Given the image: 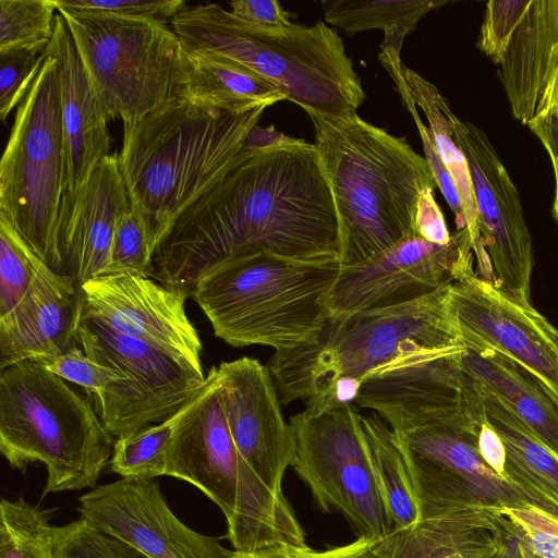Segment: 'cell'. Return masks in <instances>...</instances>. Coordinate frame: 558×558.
<instances>
[{"label": "cell", "instance_id": "6da1fadb", "mask_svg": "<svg viewBox=\"0 0 558 558\" xmlns=\"http://www.w3.org/2000/svg\"><path fill=\"white\" fill-rule=\"evenodd\" d=\"M338 217L313 143L268 131L192 203L158 242L149 278L192 298L198 280L232 257L270 252L340 256Z\"/></svg>", "mask_w": 558, "mask_h": 558}, {"label": "cell", "instance_id": "7a4b0ae2", "mask_svg": "<svg viewBox=\"0 0 558 558\" xmlns=\"http://www.w3.org/2000/svg\"><path fill=\"white\" fill-rule=\"evenodd\" d=\"M308 117L338 217L342 265L360 264L416 235L418 195L437 187L425 158L405 138L356 112Z\"/></svg>", "mask_w": 558, "mask_h": 558}, {"label": "cell", "instance_id": "3957f363", "mask_svg": "<svg viewBox=\"0 0 558 558\" xmlns=\"http://www.w3.org/2000/svg\"><path fill=\"white\" fill-rule=\"evenodd\" d=\"M270 106L222 111L181 100L123 123L120 170L155 248L177 218L242 160Z\"/></svg>", "mask_w": 558, "mask_h": 558}, {"label": "cell", "instance_id": "277c9868", "mask_svg": "<svg viewBox=\"0 0 558 558\" xmlns=\"http://www.w3.org/2000/svg\"><path fill=\"white\" fill-rule=\"evenodd\" d=\"M463 345L452 284L417 300L330 318L313 343L276 351L267 367L283 405L352 402L372 373L407 355Z\"/></svg>", "mask_w": 558, "mask_h": 558}, {"label": "cell", "instance_id": "5b68a950", "mask_svg": "<svg viewBox=\"0 0 558 558\" xmlns=\"http://www.w3.org/2000/svg\"><path fill=\"white\" fill-rule=\"evenodd\" d=\"M341 268L338 255L252 252L211 268L192 298L226 343L288 350L313 343L330 319L326 299Z\"/></svg>", "mask_w": 558, "mask_h": 558}, {"label": "cell", "instance_id": "8992f818", "mask_svg": "<svg viewBox=\"0 0 558 558\" xmlns=\"http://www.w3.org/2000/svg\"><path fill=\"white\" fill-rule=\"evenodd\" d=\"M186 49L230 59L255 72L307 114L355 113L366 93L338 33L324 22L260 28L217 3L186 5L171 21Z\"/></svg>", "mask_w": 558, "mask_h": 558}, {"label": "cell", "instance_id": "52a82bcc", "mask_svg": "<svg viewBox=\"0 0 558 558\" xmlns=\"http://www.w3.org/2000/svg\"><path fill=\"white\" fill-rule=\"evenodd\" d=\"M174 417L167 475L191 483L220 508L233 550L305 544L303 526L286 495L270 489L236 450L217 365Z\"/></svg>", "mask_w": 558, "mask_h": 558}, {"label": "cell", "instance_id": "ba28073f", "mask_svg": "<svg viewBox=\"0 0 558 558\" xmlns=\"http://www.w3.org/2000/svg\"><path fill=\"white\" fill-rule=\"evenodd\" d=\"M113 444L89 399L43 364L0 368V451L21 472L46 466L43 496L94 488Z\"/></svg>", "mask_w": 558, "mask_h": 558}, {"label": "cell", "instance_id": "9c48e42d", "mask_svg": "<svg viewBox=\"0 0 558 558\" xmlns=\"http://www.w3.org/2000/svg\"><path fill=\"white\" fill-rule=\"evenodd\" d=\"M108 120L184 100L183 45L166 21L57 8Z\"/></svg>", "mask_w": 558, "mask_h": 558}, {"label": "cell", "instance_id": "30bf717a", "mask_svg": "<svg viewBox=\"0 0 558 558\" xmlns=\"http://www.w3.org/2000/svg\"><path fill=\"white\" fill-rule=\"evenodd\" d=\"M46 59L16 108L0 162V213L52 269L63 267L65 140L57 60Z\"/></svg>", "mask_w": 558, "mask_h": 558}, {"label": "cell", "instance_id": "8fae6325", "mask_svg": "<svg viewBox=\"0 0 558 558\" xmlns=\"http://www.w3.org/2000/svg\"><path fill=\"white\" fill-rule=\"evenodd\" d=\"M292 468L325 512L338 511L357 536L379 539L393 529L352 402L324 397L292 416Z\"/></svg>", "mask_w": 558, "mask_h": 558}, {"label": "cell", "instance_id": "7c38bea8", "mask_svg": "<svg viewBox=\"0 0 558 558\" xmlns=\"http://www.w3.org/2000/svg\"><path fill=\"white\" fill-rule=\"evenodd\" d=\"M77 342L89 359L128 377L126 386L111 387L96 398L99 418L112 437L168 420L206 379L187 360L119 333L84 312Z\"/></svg>", "mask_w": 558, "mask_h": 558}, {"label": "cell", "instance_id": "4fadbf2b", "mask_svg": "<svg viewBox=\"0 0 558 558\" xmlns=\"http://www.w3.org/2000/svg\"><path fill=\"white\" fill-rule=\"evenodd\" d=\"M464 345L398 359L368 375L353 401L395 433L448 425L483 408L476 381L459 364Z\"/></svg>", "mask_w": 558, "mask_h": 558}, {"label": "cell", "instance_id": "5bb4252c", "mask_svg": "<svg viewBox=\"0 0 558 558\" xmlns=\"http://www.w3.org/2000/svg\"><path fill=\"white\" fill-rule=\"evenodd\" d=\"M468 228L436 244L413 235L360 264L343 266L326 299L330 318L408 303L474 272Z\"/></svg>", "mask_w": 558, "mask_h": 558}, {"label": "cell", "instance_id": "9a60e30c", "mask_svg": "<svg viewBox=\"0 0 558 558\" xmlns=\"http://www.w3.org/2000/svg\"><path fill=\"white\" fill-rule=\"evenodd\" d=\"M440 109L468 160L480 232L495 286L510 298L531 304L533 246L518 189L487 135L475 124L460 120L445 97Z\"/></svg>", "mask_w": 558, "mask_h": 558}, {"label": "cell", "instance_id": "2e32d148", "mask_svg": "<svg viewBox=\"0 0 558 558\" xmlns=\"http://www.w3.org/2000/svg\"><path fill=\"white\" fill-rule=\"evenodd\" d=\"M78 502L82 518L150 558H231L219 539L177 518L155 480L121 477L95 486Z\"/></svg>", "mask_w": 558, "mask_h": 558}, {"label": "cell", "instance_id": "e0dca14e", "mask_svg": "<svg viewBox=\"0 0 558 558\" xmlns=\"http://www.w3.org/2000/svg\"><path fill=\"white\" fill-rule=\"evenodd\" d=\"M223 410L236 450L274 492L295 453L294 432L283 417L274 378L258 360L243 356L217 365Z\"/></svg>", "mask_w": 558, "mask_h": 558}, {"label": "cell", "instance_id": "ac0fdd59", "mask_svg": "<svg viewBox=\"0 0 558 558\" xmlns=\"http://www.w3.org/2000/svg\"><path fill=\"white\" fill-rule=\"evenodd\" d=\"M84 314L112 330L181 356L203 371L202 340L187 317V296L130 274L94 277L81 287Z\"/></svg>", "mask_w": 558, "mask_h": 558}, {"label": "cell", "instance_id": "d6986e66", "mask_svg": "<svg viewBox=\"0 0 558 558\" xmlns=\"http://www.w3.org/2000/svg\"><path fill=\"white\" fill-rule=\"evenodd\" d=\"M461 326L522 364L558 398V329L532 303H521L477 274L452 284Z\"/></svg>", "mask_w": 558, "mask_h": 558}, {"label": "cell", "instance_id": "ffe728a7", "mask_svg": "<svg viewBox=\"0 0 558 558\" xmlns=\"http://www.w3.org/2000/svg\"><path fill=\"white\" fill-rule=\"evenodd\" d=\"M83 311L81 288L45 263L22 301L0 318V368L69 351L78 343Z\"/></svg>", "mask_w": 558, "mask_h": 558}, {"label": "cell", "instance_id": "44dd1931", "mask_svg": "<svg viewBox=\"0 0 558 558\" xmlns=\"http://www.w3.org/2000/svg\"><path fill=\"white\" fill-rule=\"evenodd\" d=\"M130 206L117 151L97 165L73 199L62 203L63 268L77 287L102 275L116 223Z\"/></svg>", "mask_w": 558, "mask_h": 558}, {"label": "cell", "instance_id": "7402d4cb", "mask_svg": "<svg viewBox=\"0 0 558 558\" xmlns=\"http://www.w3.org/2000/svg\"><path fill=\"white\" fill-rule=\"evenodd\" d=\"M46 53L58 63L66 154L64 203L75 197L97 165L112 154L111 136L109 120L58 11Z\"/></svg>", "mask_w": 558, "mask_h": 558}, {"label": "cell", "instance_id": "603a6c76", "mask_svg": "<svg viewBox=\"0 0 558 558\" xmlns=\"http://www.w3.org/2000/svg\"><path fill=\"white\" fill-rule=\"evenodd\" d=\"M461 368L496 397L558 458V398L522 364L461 326Z\"/></svg>", "mask_w": 558, "mask_h": 558}, {"label": "cell", "instance_id": "cb8c5ba5", "mask_svg": "<svg viewBox=\"0 0 558 558\" xmlns=\"http://www.w3.org/2000/svg\"><path fill=\"white\" fill-rule=\"evenodd\" d=\"M504 517L492 508L453 507L392 529L374 547L383 558H493L502 544Z\"/></svg>", "mask_w": 558, "mask_h": 558}, {"label": "cell", "instance_id": "d4e9b609", "mask_svg": "<svg viewBox=\"0 0 558 558\" xmlns=\"http://www.w3.org/2000/svg\"><path fill=\"white\" fill-rule=\"evenodd\" d=\"M485 420L483 409L452 424L393 433L404 448L463 482L484 507L501 510L525 505L514 487L494 472L480 454L477 437Z\"/></svg>", "mask_w": 558, "mask_h": 558}, {"label": "cell", "instance_id": "484cf974", "mask_svg": "<svg viewBox=\"0 0 558 558\" xmlns=\"http://www.w3.org/2000/svg\"><path fill=\"white\" fill-rule=\"evenodd\" d=\"M555 46H558V0H530L498 70L511 113L523 125L535 116L547 56Z\"/></svg>", "mask_w": 558, "mask_h": 558}, {"label": "cell", "instance_id": "4316f807", "mask_svg": "<svg viewBox=\"0 0 558 558\" xmlns=\"http://www.w3.org/2000/svg\"><path fill=\"white\" fill-rule=\"evenodd\" d=\"M478 387L487 422L506 448L508 482L524 502L558 518V458L496 397Z\"/></svg>", "mask_w": 558, "mask_h": 558}, {"label": "cell", "instance_id": "83f0119b", "mask_svg": "<svg viewBox=\"0 0 558 558\" xmlns=\"http://www.w3.org/2000/svg\"><path fill=\"white\" fill-rule=\"evenodd\" d=\"M184 100L222 111H243L286 100L271 83L220 56L183 47Z\"/></svg>", "mask_w": 558, "mask_h": 558}, {"label": "cell", "instance_id": "f1b7e54d", "mask_svg": "<svg viewBox=\"0 0 558 558\" xmlns=\"http://www.w3.org/2000/svg\"><path fill=\"white\" fill-rule=\"evenodd\" d=\"M402 73L412 99L425 114L435 148L458 190L471 236L472 250L477 262L476 274L487 281H493V266L480 232L478 210L468 160L457 145L452 128L440 109L444 96L434 84L405 64H403Z\"/></svg>", "mask_w": 558, "mask_h": 558}, {"label": "cell", "instance_id": "f546056e", "mask_svg": "<svg viewBox=\"0 0 558 558\" xmlns=\"http://www.w3.org/2000/svg\"><path fill=\"white\" fill-rule=\"evenodd\" d=\"M369 460L393 530H404L421 520L412 477L398 439L376 414L362 415Z\"/></svg>", "mask_w": 558, "mask_h": 558}, {"label": "cell", "instance_id": "4dcf8cb0", "mask_svg": "<svg viewBox=\"0 0 558 558\" xmlns=\"http://www.w3.org/2000/svg\"><path fill=\"white\" fill-rule=\"evenodd\" d=\"M448 0H324L327 23L351 36L360 32L399 27L412 33L427 13Z\"/></svg>", "mask_w": 558, "mask_h": 558}, {"label": "cell", "instance_id": "1f68e13d", "mask_svg": "<svg viewBox=\"0 0 558 558\" xmlns=\"http://www.w3.org/2000/svg\"><path fill=\"white\" fill-rule=\"evenodd\" d=\"M53 509H43L23 497L0 502V558H57Z\"/></svg>", "mask_w": 558, "mask_h": 558}, {"label": "cell", "instance_id": "d6a6232c", "mask_svg": "<svg viewBox=\"0 0 558 558\" xmlns=\"http://www.w3.org/2000/svg\"><path fill=\"white\" fill-rule=\"evenodd\" d=\"M174 415L117 438L109 460L111 472L122 478L154 480L167 475Z\"/></svg>", "mask_w": 558, "mask_h": 558}, {"label": "cell", "instance_id": "836d02e7", "mask_svg": "<svg viewBox=\"0 0 558 558\" xmlns=\"http://www.w3.org/2000/svg\"><path fill=\"white\" fill-rule=\"evenodd\" d=\"M54 0H0V53L44 52L54 31Z\"/></svg>", "mask_w": 558, "mask_h": 558}, {"label": "cell", "instance_id": "e575fe53", "mask_svg": "<svg viewBox=\"0 0 558 558\" xmlns=\"http://www.w3.org/2000/svg\"><path fill=\"white\" fill-rule=\"evenodd\" d=\"M44 264L0 213V318L22 301Z\"/></svg>", "mask_w": 558, "mask_h": 558}, {"label": "cell", "instance_id": "d590c367", "mask_svg": "<svg viewBox=\"0 0 558 558\" xmlns=\"http://www.w3.org/2000/svg\"><path fill=\"white\" fill-rule=\"evenodd\" d=\"M154 252L147 221L140 208L131 203L116 223L102 275L130 274L149 278Z\"/></svg>", "mask_w": 558, "mask_h": 558}, {"label": "cell", "instance_id": "8d00e7d4", "mask_svg": "<svg viewBox=\"0 0 558 558\" xmlns=\"http://www.w3.org/2000/svg\"><path fill=\"white\" fill-rule=\"evenodd\" d=\"M56 554L57 558H150L82 517L56 526Z\"/></svg>", "mask_w": 558, "mask_h": 558}, {"label": "cell", "instance_id": "74e56055", "mask_svg": "<svg viewBox=\"0 0 558 558\" xmlns=\"http://www.w3.org/2000/svg\"><path fill=\"white\" fill-rule=\"evenodd\" d=\"M38 363L65 381L83 387L96 398L111 387L129 384L124 374L93 361L76 345L63 354Z\"/></svg>", "mask_w": 558, "mask_h": 558}, {"label": "cell", "instance_id": "f35d334b", "mask_svg": "<svg viewBox=\"0 0 558 558\" xmlns=\"http://www.w3.org/2000/svg\"><path fill=\"white\" fill-rule=\"evenodd\" d=\"M500 512L517 527L525 558H558V518L527 504Z\"/></svg>", "mask_w": 558, "mask_h": 558}, {"label": "cell", "instance_id": "ab89813d", "mask_svg": "<svg viewBox=\"0 0 558 558\" xmlns=\"http://www.w3.org/2000/svg\"><path fill=\"white\" fill-rule=\"evenodd\" d=\"M44 52L14 50L0 53V117L5 122L20 106L46 59Z\"/></svg>", "mask_w": 558, "mask_h": 558}, {"label": "cell", "instance_id": "60d3db41", "mask_svg": "<svg viewBox=\"0 0 558 558\" xmlns=\"http://www.w3.org/2000/svg\"><path fill=\"white\" fill-rule=\"evenodd\" d=\"M530 0H490L486 2L477 40L478 49L499 64L512 34L527 11Z\"/></svg>", "mask_w": 558, "mask_h": 558}, {"label": "cell", "instance_id": "b9f144b4", "mask_svg": "<svg viewBox=\"0 0 558 558\" xmlns=\"http://www.w3.org/2000/svg\"><path fill=\"white\" fill-rule=\"evenodd\" d=\"M57 8L114 13L126 16L172 20L186 5L184 0H54Z\"/></svg>", "mask_w": 558, "mask_h": 558}, {"label": "cell", "instance_id": "7bdbcfd3", "mask_svg": "<svg viewBox=\"0 0 558 558\" xmlns=\"http://www.w3.org/2000/svg\"><path fill=\"white\" fill-rule=\"evenodd\" d=\"M231 558H383L374 547V539L357 536L344 545L315 549L305 544H277L259 550H232Z\"/></svg>", "mask_w": 558, "mask_h": 558}, {"label": "cell", "instance_id": "ee69618b", "mask_svg": "<svg viewBox=\"0 0 558 558\" xmlns=\"http://www.w3.org/2000/svg\"><path fill=\"white\" fill-rule=\"evenodd\" d=\"M229 11L240 21L260 28H287L292 26V14L277 0H234Z\"/></svg>", "mask_w": 558, "mask_h": 558}, {"label": "cell", "instance_id": "f6af8a7d", "mask_svg": "<svg viewBox=\"0 0 558 558\" xmlns=\"http://www.w3.org/2000/svg\"><path fill=\"white\" fill-rule=\"evenodd\" d=\"M434 191L430 187L421 191L414 216V229L417 236L445 245L450 241L451 234L447 228L444 214L435 199Z\"/></svg>", "mask_w": 558, "mask_h": 558}, {"label": "cell", "instance_id": "bcb514c9", "mask_svg": "<svg viewBox=\"0 0 558 558\" xmlns=\"http://www.w3.org/2000/svg\"><path fill=\"white\" fill-rule=\"evenodd\" d=\"M526 126L543 144L553 165L555 196L551 215L558 226V118L549 109H539Z\"/></svg>", "mask_w": 558, "mask_h": 558}, {"label": "cell", "instance_id": "7dc6e473", "mask_svg": "<svg viewBox=\"0 0 558 558\" xmlns=\"http://www.w3.org/2000/svg\"><path fill=\"white\" fill-rule=\"evenodd\" d=\"M477 447L485 463L500 477L507 480L505 471L506 448L500 436L489 425L487 418L481 424Z\"/></svg>", "mask_w": 558, "mask_h": 558}, {"label": "cell", "instance_id": "c3c4849f", "mask_svg": "<svg viewBox=\"0 0 558 558\" xmlns=\"http://www.w3.org/2000/svg\"><path fill=\"white\" fill-rule=\"evenodd\" d=\"M539 109H549L558 118V46L553 47L547 56L536 111Z\"/></svg>", "mask_w": 558, "mask_h": 558}]
</instances>
